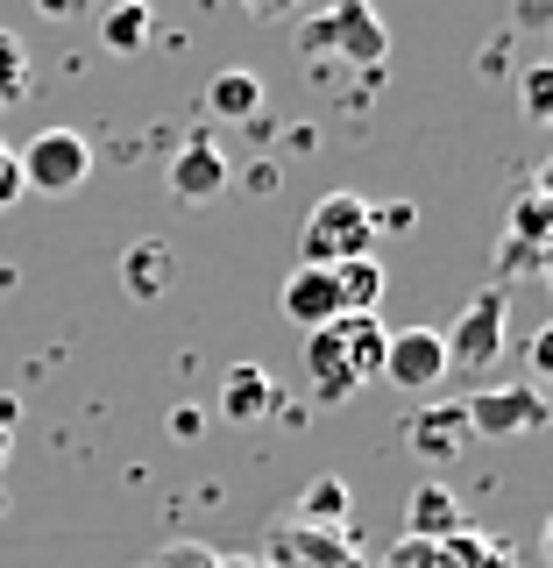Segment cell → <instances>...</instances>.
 I'll list each match as a JSON object with an SVG mask.
<instances>
[{
  "instance_id": "44dd1931",
  "label": "cell",
  "mask_w": 553,
  "mask_h": 568,
  "mask_svg": "<svg viewBox=\"0 0 553 568\" xmlns=\"http://www.w3.org/2000/svg\"><path fill=\"white\" fill-rule=\"evenodd\" d=\"M22 93H29V50L14 43L8 29H0V106H8V100H22Z\"/></svg>"
},
{
  "instance_id": "9c48e42d",
  "label": "cell",
  "mask_w": 553,
  "mask_h": 568,
  "mask_svg": "<svg viewBox=\"0 0 553 568\" xmlns=\"http://www.w3.org/2000/svg\"><path fill=\"white\" fill-rule=\"evenodd\" d=\"M284 320L291 327H327V320H341V284H334V271H319V263H298L291 277H284Z\"/></svg>"
},
{
  "instance_id": "5bb4252c",
  "label": "cell",
  "mask_w": 553,
  "mask_h": 568,
  "mask_svg": "<svg viewBox=\"0 0 553 568\" xmlns=\"http://www.w3.org/2000/svg\"><path fill=\"white\" fill-rule=\"evenodd\" d=\"M150 36H156L150 0H106V8H100V43L114 50V58H135Z\"/></svg>"
},
{
  "instance_id": "7c38bea8",
  "label": "cell",
  "mask_w": 553,
  "mask_h": 568,
  "mask_svg": "<svg viewBox=\"0 0 553 568\" xmlns=\"http://www.w3.org/2000/svg\"><path fill=\"white\" fill-rule=\"evenodd\" d=\"M263 413H277V377L263 363H235L221 377V419H235V426H256Z\"/></svg>"
},
{
  "instance_id": "e0dca14e",
  "label": "cell",
  "mask_w": 553,
  "mask_h": 568,
  "mask_svg": "<svg viewBox=\"0 0 553 568\" xmlns=\"http://www.w3.org/2000/svg\"><path fill=\"white\" fill-rule=\"evenodd\" d=\"M334 284H341V313H377L383 306V263L355 256V263H334Z\"/></svg>"
},
{
  "instance_id": "484cf974",
  "label": "cell",
  "mask_w": 553,
  "mask_h": 568,
  "mask_svg": "<svg viewBox=\"0 0 553 568\" xmlns=\"http://www.w3.org/2000/svg\"><path fill=\"white\" fill-rule=\"evenodd\" d=\"M171 434L177 440H199L206 434V413H199V405H177V413H171Z\"/></svg>"
},
{
  "instance_id": "1f68e13d",
  "label": "cell",
  "mask_w": 553,
  "mask_h": 568,
  "mask_svg": "<svg viewBox=\"0 0 553 568\" xmlns=\"http://www.w3.org/2000/svg\"><path fill=\"white\" fill-rule=\"evenodd\" d=\"M100 8H106V0H100Z\"/></svg>"
},
{
  "instance_id": "8992f818",
  "label": "cell",
  "mask_w": 553,
  "mask_h": 568,
  "mask_svg": "<svg viewBox=\"0 0 553 568\" xmlns=\"http://www.w3.org/2000/svg\"><path fill=\"white\" fill-rule=\"evenodd\" d=\"M461 413H469V434L511 440V434L546 426V398H540V384H483L475 398H461Z\"/></svg>"
},
{
  "instance_id": "30bf717a",
  "label": "cell",
  "mask_w": 553,
  "mask_h": 568,
  "mask_svg": "<svg viewBox=\"0 0 553 568\" xmlns=\"http://www.w3.org/2000/svg\"><path fill=\"white\" fill-rule=\"evenodd\" d=\"M461 526H469V519H461V497H454L448 484H440V476L412 484V497H404V540L440 547V540H454Z\"/></svg>"
},
{
  "instance_id": "8fae6325",
  "label": "cell",
  "mask_w": 553,
  "mask_h": 568,
  "mask_svg": "<svg viewBox=\"0 0 553 568\" xmlns=\"http://www.w3.org/2000/svg\"><path fill=\"white\" fill-rule=\"evenodd\" d=\"M461 440H469V413L461 405H426V413L404 419V448L426 455V462H454Z\"/></svg>"
},
{
  "instance_id": "f1b7e54d",
  "label": "cell",
  "mask_w": 553,
  "mask_h": 568,
  "mask_svg": "<svg viewBox=\"0 0 553 568\" xmlns=\"http://www.w3.org/2000/svg\"><path fill=\"white\" fill-rule=\"evenodd\" d=\"M532 369H553V327L540 334V342H532Z\"/></svg>"
},
{
  "instance_id": "9a60e30c",
  "label": "cell",
  "mask_w": 553,
  "mask_h": 568,
  "mask_svg": "<svg viewBox=\"0 0 553 568\" xmlns=\"http://www.w3.org/2000/svg\"><path fill=\"white\" fill-rule=\"evenodd\" d=\"M206 114L213 121H256L263 114V79L256 71H213V85H206Z\"/></svg>"
},
{
  "instance_id": "cb8c5ba5",
  "label": "cell",
  "mask_w": 553,
  "mask_h": 568,
  "mask_svg": "<svg viewBox=\"0 0 553 568\" xmlns=\"http://www.w3.org/2000/svg\"><path fill=\"white\" fill-rule=\"evenodd\" d=\"M383 568H433V547H426V540H398Z\"/></svg>"
},
{
  "instance_id": "7402d4cb",
  "label": "cell",
  "mask_w": 553,
  "mask_h": 568,
  "mask_svg": "<svg viewBox=\"0 0 553 568\" xmlns=\"http://www.w3.org/2000/svg\"><path fill=\"white\" fill-rule=\"evenodd\" d=\"M369 221L390 227V235H412V227H419V206L412 200H390V206H369Z\"/></svg>"
},
{
  "instance_id": "83f0119b",
  "label": "cell",
  "mask_w": 553,
  "mask_h": 568,
  "mask_svg": "<svg viewBox=\"0 0 553 568\" xmlns=\"http://www.w3.org/2000/svg\"><path fill=\"white\" fill-rule=\"evenodd\" d=\"M248 192H277V164H248Z\"/></svg>"
},
{
  "instance_id": "3957f363",
  "label": "cell",
  "mask_w": 553,
  "mask_h": 568,
  "mask_svg": "<svg viewBox=\"0 0 553 568\" xmlns=\"http://www.w3.org/2000/svg\"><path fill=\"white\" fill-rule=\"evenodd\" d=\"M504 327H511V284H483V292L469 298V313L454 320L440 342H448V369H469V377H483L490 363H504Z\"/></svg>"
},
{
  "instance_id": "277c9868",
  "label": "cell",
  "mask_w": 553,
  "mask_h": 568,
  "mask_svg": "<svg viewBox=\"0 0 553 568\" xmlns=\"http://www.w3.org/2000/svg\"><path fill=\"white\" fill-rule=\"evenodd\" d=\"M14 171H22V192H43V200H64L93 178V142L79 129H35L22 150H14Z\"/></svg>"
},
{
  "instance_id": "4dcf8cb0",
  "label": "cell",
  "mask_w": 553,
  "mask_h": 568,
  "mask_svg": "<svg viewBox=\"0 0 553 568\" xmlns=\"http://www.w3.org/2000/svg\"><path fill=\"white\" fill-rule=\"evenodd\" d=\"M0 469H8V434H0Z\"/></svg>"
},
{
  "instance_id": "4316f807",
  "label": "cell",
  "mask_w": 553,
  "mask_h": 568,
  "mask_svg": "<svg viewBox=\"0 0 553 568\" xmlns=\"http://www.w3.org/2000/svg\"><path fill=\"white\" fill-rule=\"evenodd\" d=\"M242 8H248V14H256V22H277V14H291V8H298V0H242Z\"/></svg>"
},
{
  "instance_id": "d6986e66",
  "label": "cell",
  "mask_w": 553,
  "mask_h": 568,
  "mask_svg": "<svg viewBox=\"0 0 553 568\" xmlns=\"http://www.w3.org/2000/svg\"><path fill=\"white\" fill-rule=\"evenodd\" d=\"M298 519H306V526H348V484H341V476H319V484H306V497H298Z\"/></svg>"
},
{
  "instance_id": "4fadbf2b",
  "label": "cell",
  "mask_w": 553,
  "mask_h": 568,
  "mask_svg": "<svg viewBox=\"0 0 553 568\" xmlns=\"http://www.w3.org/2000/svg\"><path fill=\"white\" fill-rule=\"evenodd\" d=\"M171 277H177V248L171 242H135L129 256H121V284H129L135 306H156V298L171 292Z\"/></svg>"
},
{
  "instance_id": "52a82bcc",
  "label": "cell",
  "mask_w": 553,
  "mask_h": 568,
  "mask_svg": "<svg viewBox=\"0 0 553 568\" xmlns=\"http://www.w3.org/2000/svg\"><path fill=\"white\" fill-rule=\"evenodd\" d=\"M440 377H448V342H440V327H398L383 342V384L398 390H440Z\"/></svg>"
},
{
  "instance_id": "f546056e",
  "label": "cell",
  "mask_w": 553,
  "mask_h": 568,
  "mask_svg": "<svg viewBox=\"0 0 553 568\" xmlns=\"http://www.w3.org/2000/svg\"><path fill=\"white\" fill-rule=\"evenodd\" d=\"M14 413H22V405H14V398H0V434H8V426H14Z\"/></svg>"
},
{
  "instance_id": "5b68a950",
  "label": "cell",
  "mask_w": 553,
  "mask_h": 568,
  "mask_svg": "<svg viewBox=\"0 0 553 568\" xmlns=\"http://www.w3.org/2000/svg\"><path fill=\"white\" fill-rule=\"evenodd\" d=\"M369 242H377V221H369L362 192H327V200L306 213V263H319V271L369 256Z\"/></svg>"
},
{
  "instance_id": "2e32d148",
  "label": "cell",
  "mask_w": 553,
  "mask_h": 568,
  "mask_svg": "<svg viewBox=\"0 0 553 568\" xmlns=\"http://www.w3.org/2000/svg\"><path fill=\"white\" fill-rule=\"evenodd\" d=\"M433 568H519V555H511V540H490V532L461 526L454 540L433 547Z\"/></svg>"
},
{
  "instance_id": "ac0fdd59",
  "label": "cell",
  "mask_w": 553,
  "mask_h": 568,
  "mask_svg": "<svg viewBox=\"0 0 553 568\" xmlns=\"http://www.w3.org/2000/svg\"><path fill=\"white\" fill-rule=\"evenodd\" d=\"M546 235H553V206H546V178H540V185H525L519 206H511V242L546 248Z\"/></svg>"
},
{
  "instance_id": "7a4b0ae2",
  "label": "cell",
  "mask_w": 553,
  "mask_h": 568,
  "mask_svg": "<svg viewBox=\"0 0 553 568\" xmlns=\"http://www.w3.org/2000/svg\"><path fill=\"white\" fill-rule=\"evenodd\" d=\"M298 50H306V58H327V64H355V71L377 79L383 58H390V36H383L369 0H319V14L298 22Z\"/></svg>"
},
{
  "instance_id": "6da1fadb",
  "label": "cell",
  "mask_w": 553,
  "mask_h": 568,
  "mask_svg": "<svg viewBox=\"0 0 553 568\" xmlns=\"http://www.w3.org/2000/svg\"><path fill=\"white\" fill-rule=\"evenodd\" d=\"M383 320L377 313H341L327 327H313L306 342V384L319 405H348L369 377H383Z\"/></svg>"
},
{
  "instance_id": "603a6c76",
  "label": "cell",
  "mask_w": 553,
  "mask_h": 568,
  "mask_svg": "<svg viewBox=\"0 0 553 568\" xmlns=\"http://www.w3.org/2000/svg\"><path fill=\"white\" fill-rule=\"evenodd\" d=\"M14 200H22V171H14V150L0 142V213H8Z\"/></svg>"
},
{
  "instance_id": "ba28073f",
  "label": "cell",
  "mask_w": 553,
  "mask_h": 568,
  "mask_svg": "<svg viewBox=\"0 0 553 568\" xmlns=\"http://www.w3.org/2000/svg\"><path fill=\"white\" fill-rule=\"evenodd\" d=\"M227 178H235V164L221 156V142H213V135H192L185 150L171 156V192H177L185 206L221 200V192H227Z\"/></svg>"
},
{
  "instance_id": "d4e9b609",
  "label": "cell",
  "mask_w": 553,
  "mask_h": 568,
  "mask_svg": "<svg viewBox=\"0 0 553 568\" xmlns=\"http://www.w3.org/2000/svg\"><path fill=\"white\" fill-rule=\"evenodd\" d=\"M35 14H43V22H79L85 8H93V0H29Z\"/></svg>"
},
{
  "instance_id": "ffe728a7",
  "label": "cell",
  "mask_w": 553,
  "mask_h": 568,
  "mask_svg": "<svg viewBox=\"0 0 553 568\" xmlns=\"http://www.w3.org/2000/svg\"><path fill=\"white\" fill-rule=\"evenodd\" d=\"M519 100H525V121H553V64H546V58H532V64H525Z\"/></svg>"
}]
</instances>
